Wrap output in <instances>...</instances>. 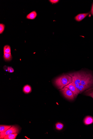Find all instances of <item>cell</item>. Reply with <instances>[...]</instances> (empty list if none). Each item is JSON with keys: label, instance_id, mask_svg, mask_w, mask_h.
<instances>
[{"label": "cell", "instance_id": "6da1fadb", "mask_svg": "<svg viewBox=\"0 0 93 139\" xmlns=\"http://www.w3.org/2000/svg\"><path fill=\"white\" fill-rule=\"evenodd\" d=\"M72 82V78L69 74H63L56 78L54 81L56 86L59 89H63Z\"/></svg>", "mask_w": 93, "mask_h": 139}, {"label": "cell", "instance_id": "7402d4cb", "mask_svg": "<svg viewBox=\"0 0 93 139\" xmlns=\"http://www.w3.org/2000/svg\"><path fill=\"white\" fill-rule=\"evenodd\" d=\"M91 13L92 15H93V4L92 5L91 9Z\"/></svg>", "mask_w": 93, "mask_h": 139}, {"label": "cell", "instance_id": "ba28073f", "mask_svg": "<svg viewBox=\"0 0 93 139\" xmlns=\"http://www.w3.org/2000/svg\"><path fill=\"white\" fill-rule=\"evenodd\" d=\"M89 14V13L79 14L75 17V19L77 21H81V20L84 19Z\"/></svg>", "mask_w": 93, "mask_h": 139}, {"label": "cell", "instance_id": "e0dca14e", "mask_svg": "<svg viewBox=\"0 0 93 139\" xmlns=\"http://www.w3.org/2000/svg\"><path fill=\"white\" fill-rule=\"evenodd\" d=\"M56 129L58 130H61L63 129L64 125L60 122L57 123L56 124Z\"/></svg>", "mask_w": 93, "mask_h": 139}, {"label": "cell", "instance_id": "8992f818", "mask_svg": "<svg viewBox=\"0 0 93 139\" xmlns=\"http://www.w3.org/2000/svg\"><path fill=\"white\" fill-rule=\"evenodd\" d=\"M64 87L68 88L71 90L72 92L73 93L74 98H75L77 97V95L79 94L78 90L76 88V87L75 86V84L72 82L71 83L69 84Z\"/></svg>", "mask_w": 93, "mask_h": 139}, {"label": "cell", "instance_id": "7a4b0ae2", "mask_svg": "<svg viewBox=\"0 0 93 139\" xmlns=\"http://www.w3.org/2000/svg\"><path fill=\"white\" fill-rule=\"evenodd\" d=\"M82 85L93 86V76L91 73L83 72L80 83Z\"/></svg>", "mask_w": 93, "mask_h": 139}, {"label": "cell", "instance_id": "5b68a950", "mask_svg": "<svg viewBox=\"0 0 93 139\" xmlns=\"http://www.w3.org/2000/svg\"><path fill=\"white\" fill-rule=\"evenodd\" d=\"M61 92L66 98L70 101H73L74 99L73 93L68 88L64 87L60 90Z\"/></svg>", "mask_w": 93, "mask_h": 139}, {"label": "cell", "instance_id": "8fae6325", "mask_svg": "<svg viewBox=\"0 0 93 139\" xmlns=\"http://www.w3.org/2000/svg\"><path fill=\"white\" fill-rule=\"evenodd\" d=\"M84 94L87 96L91 97L93 99V88H90L85 92Z\"/></svg>", "mask_w": 93, "mask_h": 139}, {"label": "cell", "instance_id": "d6986e66", "mask_svg": "<svg viewBox=\"0 0 93 139\" xmlns=\"http://www.w3.org/2000/svg\"><path fill=\"white\" fill-rule=\"evenodd\" d=\"M7 71L9 73H12L14 72V70L12 67H7Z\"/></svg>", "mask_w": 93, "mask_h": 139}, {"label": "cell", "instance_id": "2e32d148", "mask_svg": "<svg viewBox=\"0 0 93 139\" xmlns=\"http://www.w3.org/2000/svg\"><path fill=\"white\" fill-rule=\"evenodd\" d=\"M4 53L11 54V49L9 45H5L4 48Z\"/></svg>", "mask_w": 93, "mask_h": 139}, {"label": "cell", "instance_id": "30bf717a", "mask_svg": "<svg viewBox=\"0 0 93 139\" xmlns=\"http://www.w3.org/2000/svg\"><path fill=\"white\" fill-rule=\"evenodd\" d=\"M92 87L90 86L82 85L80 84L78 89L79 93V94L81 93L82 92H83L85 90L89 89Z\"/></svg>", "mask_w": 93, "mask_h": 139}, {"label": "cell", "instance_id": "ac0fdd59", "mask_svg": "<svg viewBox=\"0 0 93 139\" xmlns=\"http://www.w3.org/2000/svg\"><path fill=\"white\" fill-rule=\"evenodd\" d=\"M5 28V25L2 24H0V34H2L4 31Z\"/></svg>", "mask_w": 93, "mask_h": 139}, {"label": "cell", "instance_id": "277c9868", "mask_svg": "<svg viewBox=\"0 0 93 139\" xmlns=\"http://www.w3.org/2000/svg\"><path fill=\"white\" fill-rule=\"evenodd\" d=\"M20 131L19 128L17 126H13L6 132L0 133V138H4L5 136L7 135L11 134L13 133H18Z\"/></svg>", "mask_w": 93, "mask_h": 139}, {"label": "cell", "instance_id": "9c48e42d", "mask_svg": "<svg viewBox=\"0 0 93 139\" xmlns=\"http://www.w3.org/2000/svg\"><path fill=\"white\" fill-rule=\"evenodd\" d=\"M37 16V14L35 11H33L27 15L26 19L29 20H34Z\"/></svg>", "mask_w": 93, "mask_h": 139}, {"label": "cell", "instance_id": "4fadbf2b", "mask_svg": "<svg viewBox=\"0 0 93 139\" xmlns=\"http://www.w3.org/2000/svg\"><path fill=\"white\" fill-rule=\"evenodd\" d=\"M18 135V133H13L5 136L4 138V139H15Z\"/></svg>", "mask_w": 93, "mask_h": 139}, {"label": "cell", "instance_id": "7c38bea8", "mask_svg": "<svg viewBox=\"0 0 93 139\" xmlns=\"http://www.w3.org/2000/svg\"><path fill=\"white\" fill-rule=\"evenodd\" d=\"M11 127L12 126L11 125H1L0 126V132L2 133L6 132V131Z\"/></svg>", "mask_w": 93, "mask_h": 139}, {"label": "cell", "instance_id": "5bb4252c", "mask_svg": "<svg viewBox=\"0 0 93 139\" xmlns=\"http://www.w3.org/2000/svg\"><path fill=\"white\" fill-rule=\"evenodd\" d=\"M23 91L25 94L30 93L32 91L31 87L29 85H26L23 88Z\"/></svg>", "mask_w": 93, "mask_h": 139}, {"label": "cell", "instance_id": "ffe728a7", "mask_svg": "<svg viewBox=\"0 0 93 139\" xmlns=\"http://www.w3.org/2000/svg\"><path fill=\"white\" fill-rule=\"evenodd\" d=\"M50 1L51 3L54 4L57 3L59 1V0H50Z\"/></svg>", "mask_w": 93, "mask_h": 139}, {"label": "cell", "instance_id": "3957f363", "mask_svg": "<svg viewBox=\"0 0 93 139\" xmlns=\"http://www.w3.org/2000/svg\"><path fill=\"white\" fill-rule=\"evenodd\" d=\"M83 71L75 72L69 74L72 78V82L75 85L77 84L80 83L82 78Z\"/></svg>", "mask_w": 93, "mask_h": 139}, {"label": "cell", "instance_id": "9a60e30c", "mask_svg": "<svg viewBox=\"0 0 93 139\" xmlns=\"http://www.w3.org/2000/svg\"><path fill=\"white\" fill-rule=\"evenodd\" d=\"M4 57L5 60L6 61H10L12 59V56L11 54L4 53Z\"/></svg>", "mask_w": 93, "mask_h": 139}, {"label": "cell", "instance_id": "44dd1931", "mask_svg": "<svg viewBox=\"0 0 93 139\" xmlns=\"http://www.w3.org/2000/svg\"><path fill=\"white\" fill-rule=\"evenodd\" d=\"M80 84H77L75 85V86L76 87V88L77 89H78L80 85Z\"/></svg>", "mask_w": 93, "mask_h": 139}, {"label": "cell", "instance_id": "52a82bcc", "mask_svg": "<svg viewBox=\"0 0 93 139\" xmlns=\"http://www.w3.org/2000/svg\"><path fill=\"white\" fill-rule=\"evenodd\" d=\"M83 121L85 125L91 124L93 123V117L90 116H87L84 118Z\"/></svg>", "mask_w": 93, "mask_h": 139}]
</instances>
